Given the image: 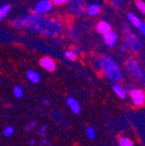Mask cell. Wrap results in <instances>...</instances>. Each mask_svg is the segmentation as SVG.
<instances>
[{
	"instance_id": "6da1fadb",
	"label": "cell",
	"mask_w": 145,
	"mask_h": 146,
	"mask_svg": "<svg viewBox=\"0 0 145 146\" xmlns=\"http://www.w3.org/2000/svg\"><path fill=\"white\" fill-rule=\"evenodd\" d=\"M27 31L45 36L56 38L63 33V25L54 17L37 14L32 25L27 27Z\"/></svg>"
},
{
	"instance_id": "7a4b0ae2",
	"label": "cell",
	"mask_w": 145,
	"mask_h": 146,
	"mask_svg": "<svg viewBox=\"0 0 145 146\" xmlns=\"http://www.w3.org/2000/svg\"><path fill=\"white\" fill-rule=\"evenodd\" d=\"M98 65L110 81L117 83L122 79V70L119 64L108 55H102L98 59Z\"/></svg>"
},
{
	"instance_id": "3957f363",
	"label": "cell",
	"mask_w": 145,
	"mask_h": 146,
	"mask_svg": "<svg viewBox=\"0 0 145 146\" xmlns=\"http://www.w3.org/2000/svg\"><path fill=\"white\" fill-rule=\"evenodd\" d=\"M124 43L127 46V49L134 53H138L142 51L143 49V39L139 35L133 32H127L125 33L124 36Z\"/></svg>"
},
{
	"instance_id": "277c9868",
	"label": "cell",
	"mask_w": 145,
	"mask_h": 146,
	"mask_svg": "<svg viewBox=\"0 0 145 146\" xmlns=\"http://www.w3.org/2000/svg\"><path fill=\"white\" fill-rule=\"evenodd\" d=\"M37 13L34 11V9H31L30 13L25 14V15H21L17 16L16 18H14L12 21V25L17 30H23V29H27L29 27H31L34 21L35 17H36Z\"/></svg>"
},
{
	"instance_id": "5b68a950",
	"label": "cell",
	"mask_w": 145,
	"mask_h": 146,
	"mask_svg": "<svg viewBox=\"0 0 145 146\" xmlns=\"http://www.w3.org/2000/svg\"><path fill=\"white\" fill-rule=\"evenodd\" d=\"M69 12L76 16H82L85 14L86 0H68Z\"/></svg>"
},
{
	"instance_id": "8992f818",
	"label": "cell",
	"mask_w": 145,
	"mask_h": 146,
	"mask_svg": "<svg viewBox=\"0 0 145 146\" xmlns=\"http://www.w3.org/2000/svg\"><path fill=\"white\" fill-rule=\"evenodd\" d=\"M126 67H127L128 71H129L135 78H137V79H140V78L144 79V73L141 70L140 66H139V63L134 57H130L129 59L127 60V62H126Z\"/></svg>"
},
{
	"instance_id": "52a82bcc",
	"label": "cell",
	"mask_w": 145,
	"mask_h": 146,
	"mask_svg": "<svg viewBox=\"0 0 145 146\" xmlns=\"http://www.w3.org/2000/svg\"><path fill=\"white\" fill-rule=\"evenodd\" d=\"M53 7L54 5L51 2V0H39L35 5L34 11L39 15H45L52 11Z\"/></svg>"
},
{
	"instance_id": "ba28073f",
	"label": "cell",
	"mask_w": 145,
	"mask_h": 146,
	"mask_svg": "<svg viewBox=\"0 0 145 146\" xmlns=\"http://www.w3.org/2000/svg\"><path fill=\"white\" fill-rule=\"evenodd\" d=\"M129 92H130V98H131L134 105L138 106V107H141V106L144 105L145 94L143 92V90H141V89H132Z\"/></svg>"
},
{
	"instance_id": "9c48e42d",
	"label": "cell",
	"mask_w": 145,
	"mask_h": 146,
	"mask_svg": "<svg viewBox=\"0 0 145 146\" xmlns=\"http://www.w3.org/2000/svg\"><path fill=\"white\" fill-rule=\"evenodd\" d=\"M118 39H119L118 34H117L116 32H113V31L107 33V34L102 35L104 43L106 44L110 49H114L115 45L117 44V42H118Z\"/></svg>"
},
{
	"instance_id": "30bf717a",
	"label": "cell",
	"mask_w": 145,
	"mask_h": 146,
	"mask_svg": "<svg viewBox=\"0 0 145 146\" xmlns=\"http://www.w3.org/2000/svg\"><path fill=\"white\" fill-rule=\"evenodd\" d=\"M40 65L43 67L44 69H46L47 71H54L56 69V63L55 61L50 57H43L40 59Z\"/></svg>"
},
{
	"instance_id": "8fae6325",
	"label": "cell",
	"mask_w": 145,
	"mask_h": 146,
	"mask_svg": "<svg viewBox=\"0 0 145 146\" xmlns=\"http://www.w3.org/2000/svg\"><path fill=\"white\" fill-rule=\"evenodd\" d=\"M96 32L100 35H104L112 31V25L110 23L106 21H100L96 23Z\"/></svg>"
},
{
	"instance_id": "7c38bea8",
	"label": "cell",
	"mask_w": 145,
	"mask_h": 146,
	"mask_svg": "<svg viewBox=\"0 0 145 146\" xmlns=\"http://www.w3.org/2000/svg\"><path fill=\"white\" fill-rule=\"evenodd\" d=\"M102 9H100V6L98 4V3H90L89 5L86 6L85 9V13L89 16H96L100 13Z\"/></svg>"
},
{
	"instance_id": "4fadbf2b",
	"label": "cell",
	"mask_w": 145,
	"mask_h": 146,
	"mask_svg": "<svg viewBox=\"0 0 145 146\" xmlns=\"http://www.w3.org/2000/svg\"><path fill=\"white\" fill-rule=\"evenodd\" d=\"M127 18H128V21H129L130 25L135 27V29H138V27H140L141 23H142V19H141L138 15H136L134 12H129L127 15Z\"/></svg>"
},
{
	"instance_id": "5bb4252c",
	"label": "cell",
	"mask_w": 145,
	"mask_h": 146,
	"mask_svg": "<svg viewBox=\"0 0 145 146\" xmlns=\"http://www.w3.org/2000/svg\"><path fill=\"white\" fill-rule=\"evenodd\" d=\"M66 104L70 108V110L72 111L74 114H79L80 112V106H79V103L75 100L74 98H68L66 100Z\"/></svg>"
},
{
	"instance_id": "9a60e30c",
	"label": "cell",
	"mask_w": 145,
	"mask_h": 146,
	"mask_svg": "<svg viewBox=\"0 0 145 146\" xmlns=\"http://www.w3.org/2000/svg\"><path fill=\"white\" fill-rule=\"evenodd\" d=\"M25 75H27V79L30 80L32 83H35V84H37V83H39V82L41 81V76L35 70H27Z\"/></svg>"
},
{
	"instance_id": "2e32d148",
	"label": "cell",
	"mask_w": 145,
	"mask_h": 146,
	"mask_svg": "<svg viewBox=\"0 0 145 146\" xmlns=\"http://www.w3.org/2000/svg\"><path fill=\"white\" fill-rule=\"evenodd\" d=\"M113 90H114V92H115V94H117L120 98H122V100L126 98V96H127V91L125 90L124 87L120 84H114L113 85Z\"/></svg>"
},
{
	"instance_id": "e0dca14e",
	"label": "cell",
	"mask_w": 145,
	"mask_h": 146,
	"mask_svg": "<svg viewBox=\"0 0 145 146\" xmlns=\"http://www.w3.org/2000/svg\"><path fill=\"white\" fill-rule=\"evenodd\" d=\"M11 10V5L10 4H3L2 6H0V21H2L9 14Z\"/></svg>"
},
{
	"instance_id": "ac0fdd59",
	"label": "cell",
	"mask_w": 145,
	"mask_h": 146,
	"mask_svg": "<svg viewBox=\"0 0 145 146\" xmlns=\"http://www.w3.org/2000/svg\"><path fill=\"white\" fill-rule=\"evenodd\" d=\"M110 3L116 9H122L124 7V0H110Z\"/></svg>"
},
{
	"instance_id": "d6986e66",
	"label": "cell",
	"mask_w": 145,
	"mask_h": 146,
	"mask_svg": "<svg viewBox=\"0 0 145 146\" xmlns=\"http://www.w3.org/2000/svg\"><path fill=\"white\" fill-rule=\"evenodd\" d=\"M68 36L71 40L75 41V40L78 39V31H77L75 27H70L68 30Z\"/></svg>"
},
{
	"instance_id": "ffe728a7",
	"label": "cell",
	"mask_w": 145,
	"mask_h": 146,
	"mask_svg": "<svg viewBox=\"0 0 145 146\" xmlns=\"http://www.w3.org/2000/svg\"><path fill=\"white\" fill-rule=\"evenodd\" d=\"M65 57L68 60H70V61H74V60L77 59V54L74 51L67 50V51H65Z\"/></svg>"
},
{
	"instance_id": "44dd1931",
	"label": "cell",
	"mask_w": 145,
	"mask_h": 146,
	"mask_svg": "<svg viewBox=\"0 0 145 146\" xmlns=\"http://www.w3.org/2000/svg\"><path fill=\"white\" fill-rule=\"evenodd\" d=\"M13 94H14V96H15L16 98H23V89L21 88V86L17 85V86L14 87V88H13Z\"/></svg>"
},
{
	"instance_id": "7402d4cb",
	"label": "cell",
	"mask_w": 145,
	"mask_h": 146,
	"mask_svg": "<svg viewBox=\"0 0 145 146\" xmlns=\"http://www.w3.org/2000/svg\"><path fill=\"white\" fill-rule=\"evenodd\" d=\"M136 6L141 13L142 14L145 13V2L143 0H138V1H136Z\"/></svg>"
},
{
	"instance_id": "603a6c76",
	"label": "cell",
	"mask_w": 145,
	"mask_h": 146,
	"mask_svg": "<svg viewBox=\"0 0 145 146\" xmlns=\"http://www.w3.org/2000/svg\"><path fill=\"white\" fill-rule=\"evenodd\" d=\"M120 146H133V142L129 138H121Z\"/></svg>"
},
{
	"instance_id": "cb8c5ba5",
	"label": "cell",
	"mask_w": 145,
	"mask_h": 146,
	"mask_svg": "<svg viewBox=\"0 0 145 146\" xmlns=\"http://www.w3.org/2000/svg\"><path fill=\"white\" fill-rule=\"evenodd\" d=\"M13 133H14V128L13 127H6L3 130V134H4V136H6V137H10V136H12L13 135Z\"/></svg>"
},
{
	"instance_id": "d4e9b609",
	"label": "cell",
	"mask_w": 145,
	"mask_h": 146,
	"mask_svg": "<svg viewBox=\"0 0 145 146\" xmlns=\"http://www.w3.org/2000/svg\"><path fill=\"white\" fill-rule=\"evenodd\" d=\"M86 133H87V136L90 138V139H94L95 137V132H94V129L92 127H88L86 129Z\"/></svg>"
},
{
	"instance_id": "484cf974",
	"label": "cell",
	"mask_w": 145,
	"mask_h": 146,
	"mask_svg": "<svg viewBox=\"0 0 145 146\" xmlns=\"http://www.w3.org/2000/svg\"><path fill=\"white\" fill-rule=\"evenodd\" d=\"M51 2L53 3V5H56V6H61V5L67 4L68 0H51Z\"/></svg>"
},
{
	"instance_id": "4316f807",
	"label": "cell",
	"mask_w": 145,
	"mask_h": 146,
	"mask_svg": "<svg viewBox=\"0 0 145 146\" xmlns=\"http://www.w3.org/2000/svg\"><path fill=\"white\" fill-rule=\"evenodd\" d=\"M139 32H140L141 36H145V23L144 21H142L140 25V27H138Z\"/></svg>"
},
{
	"instance_id": "83f0119b",
	"label": "cell",
	"mask_w": 145,
	"mask_h": 146,
	"mask_svg": "<svg viewBox=\"0 0 145 146\" xmlns=\"http://www.w3.org/2000/svg\"><path fill=\"white\" fill-rule=\"evenodd\" d=\"M36 126V122H32V123L30 124L29 126H27V127L25 128V132H30L31 130H32L33 128Z\"/></svg>"
},
{
	"instance_id": "f1b7e54d",
	"label": "cell",
	"mask_w": 145,
	"mask_h": 146,
	"mask_svg": "<svg viewBox=\"0 0 145 146\" xmlns=\"http://www.w3.org/2000/svg\"><path fill=\"white\" fill-rule=\"evenodd\" d=\"M46 129H47V126H46V125H43V126H42V128H41V130H40V131L38 132V134H39V135H43V136H45V131H46Z\"/></svg>"
},
{
	"instance_id": "f546056e",
	"label": "cell",
	"mask_w": 145,
	"mask_h": 146,
	"mask_svg": "<svg viewBox=\"0 0 145 146\" xmlns=\"http://www.w3.org/2000/svg\"><path fill=\"white\" fill-rule=\"evenodd\" d=\"M129 25H127V23H125V25H123V31H124L125 33L127 32H130V27H128Z\"/></svg>"
},
{
	"instance_id": "4dcf8cb0",
	"label": "cell",
	"mask_w": 145,
	"mask_h": 146,
	"mask_svg": "<svg viewBox=\"0 0 145 146\" xmlns=\"http://www.w3.org/2000/svg\"><path fill=\"white\" fill-rule=\"evenodd\" d=\"M120 50L122 51V52H124V51H126V50H127V46L125 45V43H124V44H122V45H121V47H120Z\"/></svg>"
},
{
	"instance_id": "1f68e13d",
	"label": "cell",
	"mask_w": 145,
	"mask_h": 146,
	"mask_svg": "<svg viewBox=\"0 0 145 146\" xmlns=\"http://www.w3.org/2000/svg\"><path fill=\"white\" fill-rule=\"evenodd\" d=\"M46 144H48V140L46 139V138H44V139L41 141V143H40V145L43 146V145H46Z\"/></svg>"
},
{
	"instance_id": "d6a6232c",
	"label": "cell",
	"mask_w": 145,
	"mask_h": 146,
	"mask_svg": "<svg viewBox=\"0 0 145 146\" xmlns=\"http://www.w3.org/2000/svg\"><path fill=\"white\" fill-rule=\"evenodd\" d=\"M74 51H75V53H76V54H79V53H81V49L78 48V47H75Z\"/></svg>"
},
{
	"instance_id": "836d02e7",
	"label": "cell",
	"mask_w": 145,
	"mask_h": 146,
	"mask_svg": "<svg viewBox=\"0 0 145 146\" xmlns=\"http://www.w3.org/2000/svg\"><path fill=\"white\" fill-rule=\"evenodd\" d=\"M35 144H36V140L35 139H32L30 141V143H29V145L30 146H35Z\"/></svg>"
},
{
	"instance_id": "e575fe53",
	"label": "cell",
	"mask_w": 145,
	"mask_h": 146,
	"mask_svg": "<svg viewBox=\"0 0 145 146\" xmlns=\"http://www.w3.org/2000/svg\"><path fill=\"white\" fill-rule=\"evenodd\" d=\"M44 104H45V105H49V104H50V102H49L48 100H44Z\"/></svg>"
},
{
	"instance_id": "d590c367",
	"label": "cell",
	"mask_w": 145,
	"mask_h": 146,
	"mask_svg": "<svg viewBox=\"0 0 145 146\" xmlns=\"http://www.w3.org/2000/svg\"><path fill=\"white\" fill-rule=\"evenodd\" d=\"M55 43H56L57 45H61V41H60V40H56V42H55Z\"/></svg>"
},
{
	"instance_id": "8d00e7d4",
	"label": "cell",
	"mask_w": 145,
	"mask_h": 146,
	"mask_svg": "<svg viewBox=\"0 0 145 146\" xmlns=\"http://www.w3.org/2000/svg\"><path fill=\"white\" fill-rule=\"evenodd\" d=\"M132 89H133V88H132L131 86H128V88H127V91H131Z\"/></svg>"
},
{
	"instance_id": "74e56055",
	"label": "cell",
	"mask_w": 145,
	"mask_h": 146,
	"mask_svg": "<svg viewBox=\"0 0 145 146\" xmlns=\"http://www.w3.org/2000/svg\"><path fill=\"white\" fill-rule=\"evenodd\" d=\"M133 1H135V2H136V1H138V0H133Z\"/></svg>"
}]
</instances>
